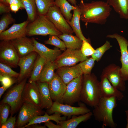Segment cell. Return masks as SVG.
Instances as JSON below:
<instances>
[{
	"label": "cell",
	"instance_id": "obj_25",
	"mask_svg": "<svg viewBox=\"0 0 128 128\" xmlns=\"http://www.w3.org/2000/svg\"><path fill=\"white\" fill-rule=\"evenodd\" d=\"M106 2L121 18L128 19V0H107Z\"/></svg>",
	"mask_w": 128,
	"mask_h": 128
},
{
	"label": "cell",
	"instance_id": "obj_43",
	"mask_svg": "<svg viewBox=\"0 0 128 128\" xmlns=\"http://www.w3.org/2000/svg\"><path fill=\"white\" fill-rule=\"evenodd\" d=\"M11 10V11L16 13L20 9H23L20 5L16 4H11L9 5Z\"/></svg>",
	"mask_w": 128,
	"mask_h": 128
},
{
	"label": "cell",
	"instance_id": "obj_10",
	"mask_svg": "<svg viewBox=\"0 0 128 128\" xmlns=\"http://www.w3.org/2000/svg\"><path fill=\"white\" fill-rule=\"evenodd\" d=\"M46 15L62 33L72 34L74 32L59 8L55 5L50 8Z\"/></svg>",
	"mask_w": 128,
	"mask_h": 128
},
{
	"label": "cell",
	"instance_id": "obj_18",
	"mask_svg": "<svg viewBox=\"0 0 128 128\" xmlns=\"http://www.w3.org/2000/svg\"><path fill=\"white\" fill-rule=\"evenodd\" d=\"M10 41L20 58L34 51L32 38H30L25 36Z\"/></svg>",
	"mask_w": 128,
	"mask_h": 128
},
{
	"label": "cell",
	"instance_id": "obj_21",
	"mask_svg": "<svg viewBox=\"0 0 128 128\" xmlns=\"http://www.w3.org/2000/svg\"><path fill=\"white\" fill-rule=\"evenodd\" d=\"M57 69L56 73L66 85L73 79L83 74L78 64L63 66Z\"/></svg>",
	"mask_w": 128,
	"mask_h": 128
},
{
	"label": "cell",
	"instance_id": "obj_8",
	"mask_svg": "<svg viewBox=\"0 0 128 128\" xmlns=\"http://www.w3.org/2000/svg\"><path fill=\"white\" fill-rule=\"evenodd\" d=\"M88 58L84 56L81 49H67L54 61L56 69L64 66H72Z\"/></svg>",
	"mask_w": 128,
	"mask_h": 128
},
{
	"label": "cell",
	"instance_id": "obj_42",
	"mask_svg": "<svg viewBox=\"0 0 128 128\" xmlns=\"http://www.w3.org/2000/svg\"><path fill=\"white\" fill-rule=\"evenodd\" d=\"M11 11L9 5L4 3L0 2V14L10 13Z\"/></svg>",
	"mask_w": 128,
	"mask_h": 128
},
{
	"label": "cell",
	"instance_id": "obj_20",
	"mask_svg": "<svg viewBox=\"0 0 128 128\" xmlns=\"http://www.w3.org/2000/svg\"><path fill=\"white\" fill-rule=\"evenodd\" d=\"M100 87L101 96L110 97H115L119 100L124 97L121 91L114 86L105 76L101 75Z\"/></svg>",
	"mask_w": 128,
	"mask_h": 128
},
{
	"label": "cell",
	"instance_id": "obj_12",
	"mask_svg": "<svg viewBox=\"0 0 128 128\" xmlns=\"http://www.w3.org/2000/svg\"><path fill=\"white\" fill-rule=\"evenodd\" d=\"M44 113L41 109L24 102L20 108L16 126L18 128H22L32 118L37 115H41Z\"/></svg>",
	"mask_w": 128,
	"mask_h": 128
},
{
	"label": "cell",
	"instance_id": "obj_2",
	"mask_svg": "<svg viewBox=\"0 0 128 128\" xmlns=\"http://www.w3.org/2000/svg\"><path fill=\"white\" fill-rule=\"evenodd\" d=\"M117 100L115 97L101 96L98 104L94 107L93 115L96 120L102 123V127H116L117 125L114 120L113 113L117 105Z\"/></svg>",
	"mask_w": 128,
	"mask_h": 128
},
{
	"label": "cell",
	"instance_id": "obj_7",
	"mask_svg": "<svg viewBox=\"0 0 128 128\" xmlns=\"http://www.w3.org/2000/svg\"><path fill=\"white\" fill-rule=\"evenodd\" d=\"M20 58L9 40H2L0 43V61L15 68L18 66Z\"/></svg>",
	"mask_w": 128,
	"mask_h": 128
},
{
	"label": "cell",
	"instance_id": "obj_48",
	"mask_svg": "<svg viewBox=\"0 0 128 128\" xmlns=\"http://www.w3.org/2000/svg\"><path fill=\"white\" fill-rule=\"evenodd\" d=\"M125 113L126 116V120L127 123L126 125V128H128V110L125 111Z\"/></svg>",
	"mask_w": 128,
	"mask_h": 128
},
{
	"label": "cell",
	"instance_id": "obj_35",
	"mask_svg": "<svg viewBox=\"0 0 128 128\" xmlns=\"http://www.w3.org/2000/svg\"><path fill=\"white\" fill-rule=\"evenodd\" d=\"M46 44L50 45L59 48L61 51H65L66 49L64 43L58 36L50 35L49 39L44 41Z\"/></svg>",
	"mask_w": 128,
	"mask_h": 128
},
{
	"label": "cell",
	"instance_id": "obj_34",
	"mask_svg": "<svg viewBox=\"0 0 128 128\" xmlns=\"http://www.w3.org/2000/svg\"><path fill=\"white\" fill-rule=\"evenodd\" d=\"M112 47L110 42L107 40L103 45L95 50L94 53L91 56V57L96 61H99L105 52Z\"/></svg>",
	"mask_w": 128,
	"mask_h": 128
},
{
	"label": "cell",
	"instance_id": "obj_17",
	"mask_svg": "<svg viewBox=\"0 0 128 128\" xmlns=\"http://www.w3.org/2000/svg\"><path fill=\"white\" fill-rule=\"evenodd\" d=\"M29 22L27 20L20 23L14 24L8 29L0 33V40L10 41L26 36L27 27Z\"/></svg>",
	"mask_w": 128,
	"mask_h": 128
},
{
	"label": "cell",
	"instance_id": "obj_14",
	"mask_svg": "<svg viewBox=\"0 0 128 128\" xmlns=\"http://www.w3.org/2000/svg\"><path fill=\"white\" fill-rule=\"evenodd\" d=\"M22 97L23 103L26 102L41 109V99L36 82L26 83L23 90Z\"/></svg>",
	"mask_w": 128,
	"mask_h": 128
},
{
	"label": "cell",
	"instance_id": "obj_38",
	"mask_svg": "<svg viewBox=\"0 0 128 128\" xmlns=\"http://www.w3.org/2000/svg\"><path fill=\"white\" fill-rule=\"evenodd\" d=\"M10 109V106L6 103L0 104V125L4 123L8 119Z\"/></svg>",
	"mask_w": 128,
	"mask_h": 128
},
{
	"label": "cell",
	"instance_id": "obj_31",
	"mask_svg": "<svg viewBox=\"0 0 128 128\" xmlns=\"http://www.w3.org/2000/svg\"><path fill=\"white\" fill-rule=\"evenodd\" d=\"M26 12L28 20L30 22L34 21L38 15L35 0H20Z\"/></svg>",
	"mask_w": 128,
	"mask_h": 128
},
{
	"label": "cell",
	"instance_id": "obj_47",
	"mask_svg": "<svg viewBox=\"0 0 128 128\" xmlns=\"http://www.w3.org/2000/svg\"><path fill=\"white\" fill-rule=\"evenodd\" d=\"M68 1L71 3L72 5L74 6H76L77 5V1L76 0H68Z\"/></svg>",
	"mask_w": 128,
	"mask_h": 128
},
{
	"label": "cell",
	"instance_id": "obj_32",
	"mask_svg": "<svg viewBox=\"0 0 128 128\" xmlns=\"http://www.w3.org/2000/svg\"><path fill=\"white\" fill-rule=\"evenodd\" d=\"M38 15H46L49 9L55 5L54 0H35Z\"/></svg>",
	"mask_w": 128,
	"mask_h": 128
},
{
	"label": "cell",
	"instance_id": "obj_29",
	"mask_svg": "<svg viewBox=\"0 0 128 128\" xmlns=\"http://www.w3.org/2000/svg\"><path fill=\"white\" fill-rule=\"evenodd\" d=\"M46 61L45 59L38 55L34 63L29 82H36L38 81Z\"/></svg>",
	"mask_w": 128,
	"mask_h": 128
},
{
	"label": "cell",
	"instance_id": "obj_39",
	"mask_svg": "<svg viewBox=\"0 0 128 128\" xmlns=\"http://www.w3.org/2000/svg\"><path fill=\"white\" fill-rule=\"evenodd\" d=\"M80 49L83 55L87 57L91 56L95 50L91 46L89 42L85 40L82 41Z\"/></svg>",
	"mask_w": 128,
	"mask_h": 128
},
{
	"label": "cell",
	"instance_id": "obj_3",
	"mask_svg": "<svg viewBox=\"0 0 128 128\" xmlns=\"http://www.w3.org/2000/svg\"><path fill=\"white\" fill-rule=\"evenodd\" d=\"M101 96L100 81L93 73L83 74L80 101L90 106L94 107Z\"/></svg>",
	"mask_w": 128,
	"mask_h": 128
},
{
	"label": "cell",
	"instance_id": "obj_30",
	"mask_svg": "<svg viewBox=\"0 0 128 128\" xmlns=\"http://www.w3.org/2000/svg\"><path fill=\"white\" fill-rule=\"evenodd\" d=\"M55 5L59 8L62 14L67 20L70 21L73 14L71 11L76 8L70 5L67 0H54Z\"/></svg>",
	"mask_w": 128,
	"mask_h": 128
},
{
	"label": "cell",
	"instance_id": "obj_46",
	"mask_svg": "<svg viewBox=\"0 0 128 128\" xmlns=\"http://www.w3.org/2000/svg\"><path fill=\"white\" fill-rule=\"evenodd\" d=\"M7 87L3 86L0 87V98H1L2 96L6 90L8 88Z\"/></svg>",
	"mask_w": 128,
	"mask_h": 128
},
{
	"label": "cell",
	"instance_id": "obj_41",
	"mask_svg": "<svg viewBox=\"0 0 128 128\" xmlns=\"http://www.w3.org/2000/svg\"><path fill=\"white\" fill-rule=\"evenodd\" d=\"M13 78L0 75V81L3 86L9 88L14 83Z\"/></svg>",
	"mask_w": 128,
	"mask_h": 128
},
{
	"label": "cell",
	"instance_id": "obj_49",
	"mask_svg": "<svg viewBox=\"0 0 128 128\" xmlns=\"http://www.w3.org/2000/svg\"><path fill=\"white\" fill-rule=\"evenodd\" d=\"M5 0H0V2H3Z\"/></svg>",
	"mask_w": 128,
	"mask_h": 128
},
{
	"label": "cell",
	"instance_id": "obj_40",
	"mask_svg": "<svg viewBox=\"0 0 128 128\" xmlns=\"http://www.w3.org/2000/svg\"><path fill=\"white\" fill-rule=\"evenodd\" d=\"M16 117L11 116L3 124L0 125V128H13L16 125Z\"/></svg>",
	"mask_w": 128,
	"mask_h": 128
},
{
	"label": "cell",
	"instance_id": "obj_45",
	"mask_svg": "<svg viewBox=\"0 0 128 128\" xmlns=\"http://www.w3.org/2000/svg\"><path fill=\"white\" fill-rule=\"evenodd\" d=\"M26 128H46V127L45 125L42 126L40 125L37 124H35L30 125Z\"/></svg>",
	"mask_w": 128,
	"mask_h": 128
},
{
	"label": "cell",
	"instance_id": "obj_13",
	"mask_svg": "<svg viewBox=\"0 0 128 128\" xmlns=\"http://www.w3.org/2000/svg\"><path fill=\"white\" fill-rule=\"evenodd\" d=\"M106 37L115 39L118 42L121 53L120 61L122 75L125 81L128 80V41L124 37L117 33L108 35Z\"/></svg>",
	"mask_w": 128,
	"mask_h": 128
},
{
	"label": "cell",
	"instance_id": "obj_36",
	"mask_svg": "<svg viewBox=\"0 0 128 128\" xmlns=\"http://www.w3.org/2000/svg\"><path fill=\"white\" fill-rule=\"evenodd\" d=\"M0 75L12 78H17L19 73L13 70L11 67L8 65L0 62Z\"/></svg>",
	"mask_w": 128,
	"mask_h": 128
},
{
	"label": "cell",
	"instance_id": "obj_22",
	"mask_svg": "<svg viewBox=\"0 0 128 128\" xmlns=\"http://www.w3.org/2000/svg\"><path fill=\"white\" fill-rule=\"evenodd\" d=\"M39 88L41 102V109H50L53 102L49 87L48 82H37Z\"/></svg>",
	"mask_w": 128,
	"mask_h": 128
},
{
	"label": "cell",
	"instance_id": "obj_15",
	"mask_svg": "<svg viewBox=\"0 0 128 128\" xmlns=\"http://www.w3.org/2000/svg\"><path fill=\"white\" fill-rule=\"evenodd\" d=\"M38 55V53L34 51L20 58L18 65L20 69L17 78L18 83L30 77Z\"/></svg>",
	"mask_w": 128,
	"mask_h": 128
},
{
	"label": "cell",
	"instance_id": "obj_24",
	"mask_svg": "<svg viewBox=\"0 0 128 128\" xmlns=\"http://www.w3.org/2000/svg\"><path fill=\"white\" fill-rule=\"evenodd\" d=\"M81 12L78 5L73 10V14L71 19L66 21L72 28L76 35L82 41H86L89 42V40L84 36L82 32L80 25Z\"/></svg>",
	"mask_w": 128,
	"mask_h": 128
},
{
	"label": "cell",
	"instance_id": "obj_4",
	"mask_svg": "<svg viewBox=\"0 0 128 128\" xmlns=\"http://www.w3.org/2000/svg\"><path fill=\"white\" fill-rule=\"evenodd\" d=\"M62 34L46 15H38L35 19L29 23L27 27L26 35L29 36L47 35L58 36Z\"/></svg>",
	"mask_w": 128,
	"mask_h": 128
},
{
	"label": "cell",
	"instance_id": "obj_16",
	"mask_svg": "<svg viewBox=\"0 0 128 128\" xmlns=\"http://www.w3.org/2000/svg\"><path fill=\"white\" fill-rule=\"evenodd\" d=\"M49 87L53 101L64 104L63 97L67 85L56 73L48 82Z\"/></svg>",
	"mask_w": 128,
	"mask_h": 128
},
{
	"label": "cell",
	"instance_id": "obj_37",
	"mask_svg": "<svg viewBox=\"0 0 128 128\" xmlns=\"http://www.w3.org/2000/svg\"><path fill=\"white\" fill-rule=\"evenodd\" d=\"M15 20L10 13L4 14L0 20V33L6 30L9 25L14 22Z\"/></svg>",
	"mask_w": 128,
	"mask_h": 128
},
{
	"label": "cell",
	"instance_id": "obj_26",
	"mask_svg": "<svg viewBox=\"0 0 128 128\" xmlns=\"http://www.w3.org/2000/svg\"><path fill=\"white\" fill-rule=\"evenodd\" d=\"M92 115L93 113L91 111L78 116H73L71 119L61 121L58 124L61 126V128H75L81 123L89 119Z\"/></svg>",
	"mask_w": 128,
	"mask_h": 128
},
{
	"label": "cell",
	"instance_id": "obj_27",
	"mask_svg": "<svg viewBox=\"0 0 128 128\" xmlns=\"http://www.w3.org/2000/svg\"><path fill=\"white\" fill-rule=\"evenodd\" d=\"M58 36L64 41L67 49H81L82 41L76 36L63 33Z\"/></svg>",
	"mask_w": 128,
	"mask_h": 128
},
{
	"label": "cell",
	"instance_id": "obj_1",
	"mask_svg": "<svg viewBox=\"0 0 128 128\" xmlns=\"http://www.w3.org/2000/svg\"><path fill=\"white\" fill-rule=\"evenodd\" d=\"M78 6L81 12L80 20L86 26L89 23L105 24L112 10L106 2L102 1L86 3L81 0Z\"/></svg>",
	"mask_w": 128,
	"mask_h": 128
},
{
	"label": "cell",
	"instance_id": "obj_5",
	"mask_svg": "<svg viewBox=\"0 0 128 128\" xmlns=\"http://www.w3.org/2000/svg\"><path fill=\"white\" fill-rule=\"evenodd\" d=\"M26 81L27 79H24L12 87L0 102V104L6 103L10 106L11 115L21 108L23 103L22 93Z\"/></svg>",
	"mask_w": 128,
	"mask_h": 128
},
{
	"label": "cell",
	"instance_id": "obj_28",
	"mask_svg": "<svg viewBox=\"0 0 128 128\" xmlns=\"http://www.w3.org/2000/svg\"><path fill=\"white\" fill-rule=\"evenodd\" d=\"M55 69H56V68L54 62L46 61L38 81L48 82L54 76Z\"/></svg>",
	"mask_w": 128,
	"mask_h": 128
},
{
	"label": "cell",
	"instance_id": "obj_11",
	"mask_svg": "<svg viewBox=\"0 0 128 128\" xmlns=\"http://www.w3.org/2000/svg\"><path fill=\"white\" fill-rule=\"evenodd\" d=\"M101 75L105 76L118 89L122 91L125 90V81L122 76L119 66L114 64H110L103 69Z\"/></svg>",
	"mask_w": 128,
	"mask_h": 128
},
{
	"label": "cell",
	"instance_id": "obj_23",
	"mask_svg": "<svg viewBox=\"0 0 128 128\" xmlns=\"http://www.w3.org/2000/svg\"><path fill=\"white\" fill-rule=\"evenodd\" d=\"M49 115L46 112L43 115L37 116L31 119L28 123L22 128H26L32 124H40L51 120L54 121L58 124L60 121L65 120L66 119V116H61V114L58 113H54L52 115Z\"/></svg>",
	"mask_w": 128,
	"mask_h": 128
},
{
	"label": "cell",
	"instance_id": "obj_33",
	"mask_svg": "<svg viewBox=\"0 0 128 128\" xmlns=\"http://www.w3.org/2000/svg\"><path fill=\"white\" fill-rule=\"evenodd\" d=\"M95 61L94 59L91 57L80 62L78 64L83 74L89 75L91 74V70L95 64Z\"/></svg>",
	"mask_w": 128,
	"mask_h": 128
},
{
	"label": "cell",
	"instance_id": "obj_19",
	"mask_svg": "<svg viewBox=\"0 0 128 128\" xmlns=\"http://www.w3.org/2000/svg\"><path fill=\"white\" fill-rule=\"evenodd\" d=\"M34 42V51L46 61L54 62L62 53L61 50L57 47L54 49H50L32 38Z\"/></svg>",
	"mask_w": 128,
	"mask_h": 128
},
{
	"label": "cell",
	"instance_id": "obj_9",
	"mask_svg": "<svg viewBox=\"0 0 128 128\" xmlns=\"http://www.w3.org/2000/svg\"><path fill=\"white\" fill-rule=\"evenodd\" d=\"M90 111V109L83 105L76 107L54 101L51 108L47 110V112L49 114L58 113L64 116L69 117L83 114Z\"/></svg>",
	"mask_w": 128,
	"mask_h": 128
},
{
	"label": "cell",
	"instance_id": "obj_6",
	"mask_svg": "<svg viewBox=\"0 0 128 128\" xmlns=\"http://www.w3.org/2000/svg\"><path fill=\"white\" fill-rule=\"evenodd\" d=\"M83 74L70 81L67 85L63 97L64 104L70 105L80 101Z\"/></svg>",
	"mask_w": 128,
	"mask_h": 128
},
{
	"label": "cell",
	"instance_id": "obj_44",
	"mask_svg": "<svg viewBox=\"0 0 128 128\" xmlns=\"http://www.w3.org/2000/svg\"><path fill=\"white\" fill-rule=\"evenodd\" d=\"M45 125L49 128H61V126L58 124H55L50 121L44 123Z\"/></svg>",
	"mask_w": 128,
	"mask_h": 128
}]
</instances>
